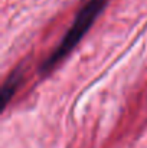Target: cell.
<instances>
[{
  "label": "cell",
  "instance_id": "cell-1",
  "mask_svg": "<svg viewBox=\"0 0 147 148\" xmlns=\"http://www.w3.org/2000/svg\"><path fill=\"white\" fill-rule=\"evenodd\" d=\"M107 0H88L82 9L78 12L72 26L69 27V30L66 32V35L63 36L62 42L58 45L56 50L49 56L48 59L43 62L41 71L42 73H46L50 71L56 63H59L71 50L75 48V45L82 39V36L90 30V27L92 26V23L95 22L98 14L101 13V10L104 9Z\"/></svg>",
  "mask_w": 147,
  "mask_h": 148
},
{
  "label": "cell",
  "instance_id": "cell-2",
  "mask_svg": "<svg viewBox=\"0 0 147 148\" xmlns=\"http://www.w3.org/2000/svg\"><path fill=\"white\" fill-rule=\"evenodd\" d=\"M23 79V71L22 69H14L9 78L6 79V82L3 84V89H1V108L4 109L9 103V101L13 98L14 92L17 91L19 85L22 84Z\"/></svg>",
  "mask_w": 147,
  "mask_h": 148
}]
</instances>
